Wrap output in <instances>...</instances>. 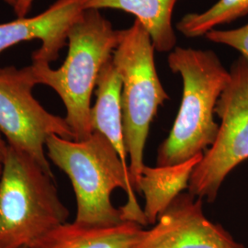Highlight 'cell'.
<instances>
[{"label": "cell", "mask_w": 248, "mask_h": 248, "mask_svg": "<svg viewBox=\"0 0 248 248\" xmlns=\"http://www.w3.org/2000/svg\"><path fill=\"white\" fill-rule=\"evenodd\" d=\"M47 157L71 181L77 199L75 222L108 226L124 221L148 224L136 201L130 173L113 145L98 132L83 141L51 135Z\"/></svg>", "instance_id": "1"}, {"label": "cell", "mask_w": 248, "mask_h": 248, "mask_svg": "<svg viewBox=\"0 0 248 248\" xmlns=\"http://www.w3.org/2000/svg\"><path fill=\"white\" fill-rule=\"evenodd\" d=\"M170 70L180 75L183 93L169 137L157 151V167L184 163L203 155L216 139L215 108L230 73L212 50L177 46L168 57Z\"/></svg>", "instance_id": "2"}, {"label": "cell", "mask_w": 248, "mask_h": 248, "mask_svg": "<svg viewBox=\"0 0 248 248\" xmlns=\"http://www.w3.org/2000/svg\"><path fill=\"white\" fill-rule=\"evenodd\" d=\"M119 41L120 30H115L100 10L86 9L69 31L68 53L59 68L39 62L29 65L36 85L51 88L62 99L64 119L76 141L86 140L93 133L91 97L98 75L112 57Z\"/></svg>", "instance_id": "3"}, {"label": "cell", "mask_w": 248, "mask_h": 248, "mask_svg": "<svg viewBox=\"0 0 248 248\" xmlns=\"http://www.w3.org/2000/svg\"><path fill=\"white\" fill-rule=\"evenodd\" d=\"M9 145V144H8ZM0 179V248H28L67 222L53 176L9 145Z\"/></svg>", "instance_id": "4"}, {"label": "cell", "mask_w": 248, "mask_h": 248, "mask_svg": "<svg viewBox=\"0 0 248 248\" xmlns=\"http://www.w3.org/2000/svg\"><path fill=\"white\" fill-rule=\"evenodd\" d=\"M155 52L150 34L138 20L120 30L112 60L123 83L124 142L133 190L144 167L143 150L151 123L169 98L156 71Z\"/></svg>", "instance_id": "5"}, {"label": "cell", "mask_w": 248, "mask_h": 248, "mask_svg": "<svg viewBox=\"0 0 248 248\" xmlns=\"http://www.w3.org/2000/svg\"><path fill=\"white\" fill-rule=\"evenodd\" d=\"M229 73L215 108L221 120L216 139L193 169L187 188L209 202L215 201L227 175L248 158V60L240 56Z\"/></svg>", "instance_id": "6"}, {"label": "cell", "mask_w": 248, "mask_h": 248, "mask_svg": "<svg viewBox=\"0 0 248 248\" xmlns=\"http://www.w3.org/2000/svg\"><path fill=\"white\" fill-rule=\"evenodd\" d=\"M35 86L29 65L0 68V133L9 145L26 153L53 176L47 139L58 135L74 140V135L64 118L49 112L34 98Z\"/></svg>", "instance_id": "7"}, {"label": "cell", "mask_w": 248, "mask_h": 248, "mask_svg": "<svg viewBox=\"0 0 248 248\" xmlns=\"http://www.w3.org/2000/svg\"><path fill=\"white\" fill-rule=\"evenodd\" d=\"M132 248H246L205 217L202 199L182 192L160 213L152 229L143 230Z\"/></svg>", "instance_id": "8"}, {"label": "cell", "mask_w": 248, "mask_h": 248, "mask_svg": "<svg viewBox=\"0 0 248 248\" xmlns=\"http://www.w3.org/2000/svg\"><path fill=\"white\" fill-rule=\"evenodd\" d=\"M89 1L56 0L37 16L0 23V54L11 46L39 40L42 45L32 53V62L50 64L56 61L67 45L71 27L87 9Z\"/></svg>", "instance_id": "9"}, {"label": "cell", "mask_w": 248, "mask_h": 248, "mask_svg": "<svg viewBox=\"0 0 248 248\" xmlns=\"http://www.w3.org/2000/svg\"><path fill=\"white\" fill-rule=\"evenodd\" d=\"M142 232V225L129 221L108 226L66 222L28 248H132Z\"/></svg>", "instance_id": "10"}, {"label": "cell", "mask_w": 248, "mask_h": 248, "mask_svg": "<svg viewBox=\"0 0 248 248\" xmlns=\"http://www.w3.org/2000/svg\"><path fill=\"white\" fill-rule=\"evenodd\" d=\"M122 91V79L111 57L98 75L95 89L96 102L91 107L90 124L92 132L103 134L113 145L124 168L129 171L124 142Z\"/></svg>", "instance_id": "11"}, {"label": "cell", "mask_w": 248, "mask_h": 248, "mask_svg": "<svg viewBox=\"0 0 248 248\" xmlns=\"http://www.w3.org/2000/svg\"><path fill=\"white\" fill-rule=\"evenodd\" d=\"M202 156L203 155H200L184 163L168 167L151 168L144 165L134 191L144 195L142 211L148 223H155L160 213L185 188H188L192 171Z\"/></svg>", "instance_id": "12"}, {"label": "cell", "mask_w": 248, "mask_h": 248, "mask_svg": "<svg viewBox=\"0 0 248 248\" xmlns=\"http://www.w3.org/2000/svg\"><path fill=\"white\" fill-rule=\"evenodd\" d=\"M178 1L89 0L87 9H119L132 14L150 34L155 52L170 53L177 47L173 11Z\"/></svg>", "instance_id": "13"}, {"label": "cell", "mask_w": 248, "mask_h": 248, "mask_svg": "<svg viewBox=\"0 0 248 248\" xmlns=\"http://www.w3.org/2000/svg\"><path fill=\"white\" fill-rule=\"evenodd\" d=\"M248 14V0H218L204 12L184 15L177 29L186 38H198Z\"/></svg>", "instance_id": "14"}, {"label": "cell", "mask_w": 248, "mask_h": 248, "mask_svg": "<svg viewBox=\"0 0 248 248\" xmlns=\"http://www.w3.org/2000/svg\"><path fill=\"white\" fill-rule=\"evenodd\" d=\"M205 38L215 44L229 46L248 60V23L232 30L215 29L209 31Z\"/></svg>", "instance_id": "15"}, {"label": "cell", "mask_w": 248, "mask_h": 248, "mask_svg": "<svg viewBox=\"0 0 248 248\" xmlns=\"http://www.w3.org/2000/svg\"><path fill=\"white\" fill-rule=\"evenodd\" d=\"M35 0H18L17 6L13 9L17 18H25L31 12Z\"/></svg>", "instance_id": "16"}, {"label": "cell", "mask_w": 248, "mask_h": 248, "mask_svg": "<svg viewBox=\"0 0 248 248\" xmlns=\"http://www.w3.org/2000/svg\"><path fill=\"white\" fill-rule=\"evenodd\" d=\"M8 142L5 140V138L3 137V135L0 133V162L2 163L3 159L5 158L6 153L8 150Z\"/></svg>", "instance_id": "17"}, {"label": "cell", "mask_w": 248, "mask_h": 248, "mask_svg": "<svg viewBox=\"0 0 248 248\" xmlns=\"http://www.w3.org/2000/svg\"><path fill=\"white\" fill-rule=\"evenodd\" d=\"M6 4H8L9 7H11L12 9H15V7L18 4V0H3Z\"/></svg>", "instance_id": "18"}, {"label": "cell", "mask_w": 248, "mask_h": 248, "mask_svg": "<svg viewBox=\"0 0 248 248\" xmlns=\"http://www.w3.org/2000/svg\"><path fill=\"white\" fill-rule=\"evenodd\" d=\"M2 169H3V166H2V163L0 162V179H1V175H2Z\"/></svg>", "instance_id": "19"}]
</instances>
